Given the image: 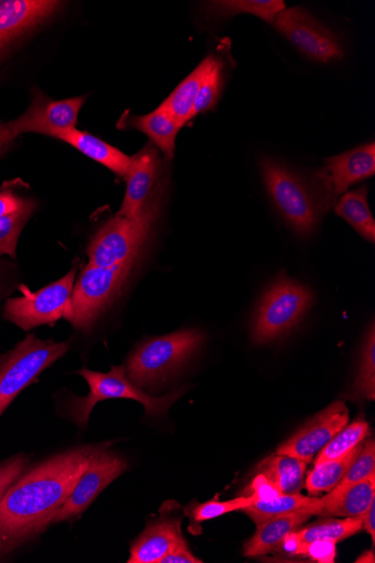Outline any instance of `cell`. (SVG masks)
<instances>
[{
  "label": "cell",
  "instance_id": "obj_27",
  "mask_svg": "<svg viewBox=\"0 0 375 563\" xmlns=\"http://www.w3.org/2000/svg\"><path fill=\"white\" fill-rule=\"evenodd\" d=\"M284 10L286 4L283 0H225L206 4V12L213 18L231 19L239 14H250L271 24Z\"/></svg>",
  "mask_w": 375,
  "mask_h": 563
},
{
  "label": "cell",
  "instance_id": "obj_15",
  "mask_svg": "<svg viewBox=\"0 0 375 563\" xmlns=\"http://www.w3.org/2000/svg\"><path fill=\"white\" fill-rule=\"evenodd\" d=\"M62 4L51 0H0V54L12 41L55 14Z\"/></svg>",
  "mask_w": 375,
  "mask_h": 563
},
{
  "label": "cell",
  "instance_id": "obj_20",
  "mask_svg": "<svg viewBox=\"0 0 375 563\" xmlns=\"http://www.w3.org/2000/svg\"><path fill=\"white\" fill-rule=\"evenodd\" d=\"M375 499V474L343 490L321 498L319 517L363 518Z\"/></svg>",
  "mask_w": 375,
  "mask_h": 563
},
{
  "label": "cell",
  "instance_id": "obj_29",
  "mask_svg": "<svg viewBox=\"0 0 375 563\" xmlns=\"http://www.w3.org/2000/svg\"><path fill=\"white\" fill-rule=\"evenodd\" d=\"M352 400L375 398V331L374 323L366 332L359 360V369L348 396Z\"/></svg>",
  "mask_w": 375,
  "mask_h": 563
},
{
  "label": "cell",
  "instance_id": "obj_1",
  "mask_svg": "<svg viewBox=\"0 0 375 563\" xmlns=\"http://www.w3.org/2000/svg\"><path fill=\"white\" fill-rule=\"evenodd\" d=\"M104 445L78 446L26 470L0 500V560L35 540L70 497L91 456Z\"/></svg>",
  "mask_w": 375,
  "mask_h": 563
},
{
  "label": "cell",
  "instance_id": "obj_23",
  "mask_svg": "<svg viewBox=\"0 0 375 563\" xmlns=\"http://www.w3.org/2000/svg\"><path fill=\"white\" fill-rule=\"evenodd\" d=\"M256 498L252 505L242 509L245 514L260 526L267 520L276 517L293 514V511L318 507L321 509V499L309 498L301 496L300 494L284 495L280 493H273L269 495H258L256 492Z\"/></svg>",
  "mask_w": 375,
  "mask_h": 563
},
{
  "label": "cell",
  "instance_id": "obj_35",
  "mask_svg": "<svg viewBox=\"0 0 375 563\" xmlns=\"http://www.w3.org/2000/svg\"><path fill=\"white\" fill-rule=\"evenodd\" d=\"M29 460V456L20 453L0 463V500L4 498L12 485L26 471Z\"/></svg>",
  "mask_w": 375,
  "mask_h": 563
},
{
  "label": "cell",
  "instance_id": "obj_26",
  "mask_svg": "<svg viewBox=\"0 0 375 563\" xmlns=\"http://www.w3.org/2000/svg\"><path fill=\"white\" fill-rule=\"evenodd\" d=\"M210 62L211 56L207 57L159 107L181 126L191 121L195 101Z\"/></svg>",
  "mask_w": 375,
  "mask_h": 563
},
{
  "label": "cell",
  "instance_id": "obj_19",
  "mask_svg": "<svg viewBox=\"0 0 375 563\" xmlns=\"http://www.w3.org/2000/svg\"><path fill=\"white\" fill-rule=\"evenodd\" d=\"M55 137L73 145L82 155L110 169L119 177L126 178L133 157L125 155L118 147L76 128L63 131Z\"/></svg>",
  "mask_w": 375,
  "mask_h": 563
},
{
  "label": "cell",
  "instance_id": "obj_4",
  "mask_svg": "<svg viewBox=\"0 0 375 563\" xmlns=\"http://www.w3.org/2000/svg\"><path fill=\"white\" fill-rule=\"evenodd\" d=\"M145 254L112 267L87 265L75 284L69 322L82 332L90 331L124 292Z\"/></svg>",
  "mask_w": 375,
  "mask_h": 563
},
{
  "label": "cell",
  "instance_id": "obj_30",
  "mask_svg": "<svg viewBox=\"0 0 375 563\" xmlns=\"http://www.w3.org/2000/svg\"><path fill=\"white\" fill-rule=\"evenodd\" d=\"M368 432V423L362 418L356 419L353 423L343 428L323 449L320 450L317 459L315 460V466L346 455L355 446L363 443Z\"/></svg>",
  "mask_w": 375,
  "mask_h": 563
},
{
  "label": "cell",
  "instance_id": "obj_36",
  "mask_svg": "<svg viewBox=\"0 0 375 563\" xmlns=\"http://www.w3.org/2000/svg\"><path fill=\"white\" fill-rule=\"evenodd\" d=\"M9 188L7 185L0 190V218L12 214L21 210L29 199L19 196L12 188L10 183Z\"/></svg>",
  "mask_w": 375,
  "mask_h": 563
},
{
  "label": "cell",
  "instance_id": "obj_13",
  "mask_svg": "<svg viewBox=\"0 0 375 563\" xmlns=\"http://www.w3.org/2000/svg\"><path fill=\"white\" fill-rule=\"evenodd\" d=\"M349 420L345 402L335 401L279 446L277 453L297 457L308 465L313 456L348 426Z\"/></svg>",
  "mask_w": 375,
  "mask_h": 563
},
{
  "label": "cell",
  "instance_id": "obj_38",
  "mask_svg": "<svg viewBox=\"0 0 375 563\" xmlns=\"http://www.w3.org/2000/svg\"><path fill=\"white\" fill-rule=\"evenodd\" d=\"M188 548L187 542L179 544L170 553L159 560L158 563H201Z\"/></svg>",
  "mask_w": 375,
  "mask_h": 563
},
{
  "label": "cell",
  "instance_id": "obj_17",
  "mask_svg": "<svg viewBox=\"0 0 375 563\" xmlns=\"http://www.w3.org/2000/svg\"><path fill=\"white\" fill-rule=\"evenodd\" d=\"M186 540L181 518L161 517L150 525L131 549L130 563H158Z\"/></svg>",
  "mask_w": 375,
  "mask_h": 563
},
{
  "label": "cell",
  "instance_id": "obj_16",
  "mask_svg": "<svg viewBox=\"0 0 375 563\" xmlns=\"http://www.w3.org/2000/svg\"><path fill=\"white\" fill-rule=\"evenodd\" d=\"M163 175L157 150L148 144L133 157L126 176V194L119 217H135Z\"/></svg>",
  "mask_w": 375,
  "mask_h": 563
},
{
  "label": "cell",
  "instance_id": "obj_41",
  "mask_svg": "<svg viewBox=\"0 0 375 563\" xmlns=\"http://www.w3.org/2000/svg\"><path fill=\"white\" fill-rule=\"evenodd\" d=\"M13 286L10 280V274H8L3 266H0V300H2L4 297L11 294Z\"/></svg>",
  "mask_w": 375,
  "mask_h": 563
},
{
  "label": "cell",
  "instance_id": "obj_31",
  "mask_svg": "<svg viewBox=\"0 0 375 563\" xmlns=\"http://www.w3.org/2000/svg\"><path fill=\"white\" fill-rule=\"evenodd\" d=\"M223 69L222 62L211 56L209 68L202 79L195 101L191 120L201 113L216 109L218 106L224 87Z\"/></svg>",
  "mask_w": 375,
  "mask_h": 563
},
{
  "label": "cell",
  "instance_id": "obj_28",
  "mask_svg": "<svg viewBox=\"0 0 375 563\" xmlns=\"http://www.w3.org/2000/svg\"><path fill=\"white\" fill-rule=\"evenodd\" d=\"M362 448L363 443L355 446L342 457L316 465L306 479V487L309 494L330 493L334 489L346 474Z\"/></svg>",
  "mask_w": 375,
  "mask_h": 563
},
{
  "label": "cell",
  "instance_id": "obj_9",
  "mask_svg": "<svg viewBox=\"0 0 375 563\" xmlns=\"http://www.w3.org/2000/svg\"><path fill=\"white\" fill-rule=\"evenodd\" d=\"M76 277L75 267L62 279L37 291L21 286L23 296L5 302L4 318L25 332L42 325H53L62 319L68 321Z\"/></svg>",
  "mask_w": 375,
  "mask_h": 563
},
{
  "label": "cell",
  "instance_id": "obj_42",
  "mask_svg": "<svg viewBox=\"0 0 375 563\" xmlns=\"http://www.w3.org/2000/svg\"><path fill=\"white\" fill-rule=\"evenodd\" d=\"M375 556L373 551H365L362 555H360L355 562H374Z\"/></svg>",
  "mask_w": 375,
  "mask_h": 563
},
{
  "label": "cell",
  "instance_id": "obj_39",
  "mask_svg": "<svg viewBox=\"0 0 375 563\" xmlns=\"http://www.w3.org/2000/svg\"><path fill=\"white\" fill-rule=\"evenodd\" d=\"M16 136H19L12 122L0 123V151L8 146Z\"/></svg>",
  "mask_w": 375,
  "mask_h": 563
},
{
  "label": "cell",
  "instance_id": "obj_18",
  "mask_svg": "<svg viewBox=\"0 0 375 563\" xmlns=\"http://www.w3.org/2000/svg\"><path fill=\"white\" fill-rule=\"evenodd\" d=\"M318 515L319 508L310 507L267 520L257 526L256 533L244 547V555L258 556L279 550L288 536Z\"/></svg>",
  "mask_w": 375,
  "mask_h": 563
},
{
  "label": "cell",
  "instance_id": "obj_6",
  "mask_svg": "<svg viewBox=\"0 0 375 563\" xmlns=\"http://www.w3.org/2000/svg\"><path fill=\"white\" fill-rule=\"evenodd\" d=\"M312 292L302 284L282 274L262 296L253 318L252 340L273 342L295 329L309 311Z\"/></svg>",
  "mask_w": 375,
  "mask_h": 563
},
{
  "label": "cell",
  "instance_id": "obj_7",
  "mask_svg": "<svg viewBox=\"0 0 375 563\" xmlns=\"http://www.w3.org/2000/svg\"><path fill=\"white\" fill-rule=\"evenodd\" d=\"M69 349L70 342L41 340L30 334L0 355V418L16 397Z\"/></svg>",
  "mask_w": 375,
  "mask_h": 563
},
{
  "label": "cell",
  "instance_id": "obj_2",
  "mask_svg": "<svg viewBox=\"0 0 375 563\" xmlns=\"http://www.w3.org/2000/svg\"><path fill=\"white\" fill-rule=\"evenodd\" d=\"M167 183V178L159 177L135 217L115 216L96 232L87 250L88 265L112 267L145 254L155 223L164 210Z\"/></svg>",
  "mask_w": 375,
  "mask_h": 563
},
{
  "label": "cell",
  "instance_id": "obj_40",
  "mask_svg": "<svg viewBox=\"0 0 375 563\" xmlns=\"http://www.w3.org/2000/svg\"><path fill=\"white\" fill-rule=\"evenodd\" d=\"M363 528L368 532L372 542H375V499L363 516Z\"/></svg>",
  "mask_w": 375,
  "mask_h": 563
},
{
  "label": "cell",
  "instance_id": "obj_14",
  "mask_svg": "<svg viewBox=\"0 0 375 563\" xmlns=\"http://www.w3.org/2000/svg\"><path fill=\"white\" fill-rule=\"evenodd\" d=\"M86 97L48 100L35 95L30 109L19 118L21 133H38L55 137L58 133L76 128Z\"/></svg>",
  "mask_w": 375,
  "mask_h": 563
},
{
  "label": "cell",
  "instance_id": "obj_37",
  "mask_svg": "<svg viewBox=\"0 0 375 563\" xmlns=\"http://www.w3.org/2000/svg\"><path fill=\"white\" fill-rule=\"evenodd\" d=\"M300 554H307L319 562H333L335 544L331 542H315L306 547Z\"/></svg>",
  "mask_w": 375,
  "mask_h": 563
},
{
  "label": "cell",
  "instance_id": "obj_10",
  "mask_svg": "<svg viewBox=\"0 0 375 563\" xmlns=\"http://www.w3.org/2000/svg\"><path fill=\"white\" fill-rule=\"evenodd\" d=\"M374 174L373 141L327 159L324 168L316 174L320 214L329 212L352 185L373 177Z\"/></svg>",
  "mask_w": 375,
  "mask_h": 563
},
{
  "label": "cell",
  "instance_id": "obj_34",
  "mask_svg": "<svg viewBox=\"0 0 375 563\" xmlns=\"http://www.w3.org/2000/svg\"><path fill=\"white\" fill-rule=\"evenodd\" d=\"M375 474V444L374 440L367 441L354 462L348 470L340 484L332 490L340 492L357 484Z\"/></svg>",
  "mask_w": 375,
  "mask_h": 563
},
{
  "label": "cell",
  "instance_id": "obj_21",
  "mask_svg": "<svg viewBox=\"0 0 375 563\" xmlns=\"http://www.w3.org/2000/svg\"><path fill=\"white\" fill-rule=\"evenodd\" d=\"M363 529V518L344 520H327L295 531L288 536L280 548L288 552L300 554L301 551L315 542L338 543Z\"/></svg>",
  "mask_w": 375,
  "mask_h": 563
},
{
  "label": "cell",
  "instance_id": "obj_11",
  "mask_svg": "<svg viewBox=\"0 0 375 563\" xmlns=\"http://www.w3.org/2000/svg\"><path fill=\"white\" fill-rule=\"evenodd\" d=\"M273 25L304 57L312 62L328 64L344 57L335 34L304 8L284 10Z\"/></svg>",
  "mask_w": 375,
  "mask_h": 563
},
{
  "label": "cell",
  "instance_id": "obj_25",
  "mask_svg": "<svg viewBox=\"0 0 375 563\" xmlns=\"http://www.w3.org/2000/svg\"><path fill=\"white\" fill-rule=\"evenodd\" d=\"M334 207L335 213L363 239L371 243L375 242V221L368 208L365 186L342 195Z\"/></svg>",
  "mask_w": 375,
  "mask_h": 563
},
{
  "label": "cell",
  "instance_id": "obj_12",
  "mask_svg": "<svg viewBox=\"0 0 375 563\" xmlns=\"http://www.w3.org/2000/svg\"><path fill=\"white\" fill-rule=\"evenodd\" d=\"M97 451L70 497L53 518L52 526L71 521L84 515L97 496L128 470L125 460L112 452Z\"/></svg>",
  "mask_w": 375,
  "mask_h": 563
},
{
  "label": "cell",
  "instance_id": "obj_32",
  "mask_svg": "<svg viewBox=\"0 0 375 563\" xmlns=\"http://www.w3.org/2000/svg\"><path fill=\"white\" fill-rule=\"evenodd\" d=\"M36 209V203L30 200L24 207L5 217L0 218V255L16 257L18 243L21 233Z\"/></svg>",
  "mask_w": 375,
  "mask_h": 563
},
{
  "label": "cell",
  "instance_id": "obj_3",
  "mask_svg": "<svg viewBox=\"0 0 375 563\" xmlns=\"http://www.w3.org/2000/svg\"><path fill=\"white\" fill-rule=\"evenodd\" d=\"M205 335L196 329L152 338L129 356L125 371L141 389H157L175 377L200 350Z\"/></svg>",
  "mask_w": 375,
  "mask_h": 563
},
{
  "label": "cell",
  "instance_id": "obj_33",
  "mask_svg": "<svg viewBox=\"0 0 375 563\" xmlns=\"http://www.w3.org/2000/svg\"><path fill=\"white\" fill-rule=\"evenodd\" d=\"M255 498L256 494L253 493V495L247 497L243 496L227 501L211 499L207 503L189 507L187 508V511L191 519V526H197L201 522L220 518L224 515L231 514V511L244 509L252 505Z\"/></svg>",
  "mask_w": 375,
  "mask_h": 563
},
{
  "label": "cell",
  "instance_id": "obj_5",
  "mask_svg": "<svg viewBox=\"0 0 375 563\" xmlns=\"http://www.w3.org/2000/svg\"><path fill=\"white\" fill-rule=\"evenodd\" d=\"M89 386L85 397H74L68 411L71 420L86 428L96 404L107 399H132L141 402L147 417L165 416L169 408L184 395L186 388L174 390L163 397L152 396L134 385L128 377L125 366L112 367L109 373H98L84 368L77 373Z\"/></svg>",
  "mask_w": 375,
  "mask_h": 563
},
{
  "label": "cell",
  "instance_id": "obj_22",
  "mask_svg": "<svg viewBox=\"0 0 375 563\" xmlns=\"http://www.w3.org/2000/svg\"><path fill=\"white\" fill-rule=\"evenodd\" d=\"M307 464L301 460L275 453L263 460L258 474L274 489L284 495L299 494L304 483Z\"/></svg>",
  "mask_w": 375,
  "mask_h": 563
},
{
  "label": "cell",
  "instance_id": "obj_8",
  "mask_svg": "<svg viewBox=\"0 0 375 563\" xmlns=\"http://www.w3.org/2000/svg\"><path fill=\"white\" fill-rule=\"evenodd\" d=\"M260 169L267 192L289 227L301 238L310 236L320 212L315 195L309 191L306 183L271 158H263Z\"/></svg>",
  "mask_w": 375,
  "mask_h": 563
},
{
  "label": "cell",
  "instance_id": "obj_24",
  "mask_svg": "<svg viewBox=\"0 0 375 563\" xmlns=\"http://www.w3.org/2000/svg\"><path fill=\"white\" fill-rule=\"evenodd\" d=\"M130 128L141 131L173 161L176 150V139L181 125L163 108L144 117H133L126 120Z\"/></svg>",
  "mask_w": 375,
  "mask_h": 563
}]
</instances>
